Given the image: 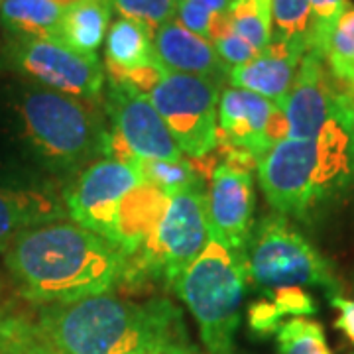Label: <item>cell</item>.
I'll return each mask as SVG.
<instances>
[{
    "instance_id": "6da1fadb",
    "label": "cell",
    "mask_w": 354,
    "mask_h": 354,
    "mask_svg": "<svg viewBox=\"0 0 354 354\" xmlns=\"http://www.w3.org/2000/svg\"><path fill=\"white\" fill-rule=\"evenodd\" d=\"M16 290L41 305L71 304L122 288L127 256L73 221H55L24 232L4 252Z\"/></svg>"
},
{
    "instance_id": "7a4b0ae2",
    "label": "cell",
    "mask_w": 354,
    "mask_h": 354,
    "mask_svg": "<svg viewBox=\"0 0 354 354\" xmlns=\"http://www.w3.org/2000/svg\"><path fill=\"white\" fill-rule=\"evenodd\" d=\"M256 174L278 215L311 225L354 193V106L315 138L276 144L258 162Z\"/></svg>"
},
{
    "instance_id": "3957f363",
    "label": "cell",
    "mask_w": 354,
    "mask_h": 354,
    "mask_svg": "<svg viewBox=\"0 0 354 354\" xmlns=\"http://www.w3.org/2000/svg\"><path fill=\"white\" fill-rule=\"evenodd\" d=\"M32 325L57 354H142L187 339L181 311L167 299L136 304L97 295L41 305Z\"/></svg>"
},
{
    "instance_id": "277c9868",
    "label": "cell",
    "mask_w": 354,
    "mask_h": 354,
    "mask_svg": "<svg viewBox=\"0 0 354 354\" xmlns=\"http://www.w3.org/2000/svg\"><path fill=\"white\" fill-rule=\"evenodd\" d=\"M246 283L244 254L232 250L215 234L176 279L174 290L195 317L209 354H234Z\"/></svg>"
},
{
    "instance_id": "5b68a950",
    "label": "cell",
    "mask_w": 354,
    "mask_h": 354,
    "mask_svg": "<svg viewBox=\"0 0 354 354\" xmlns=\"http://www.w3.org/2000/svg\"><path fill=\"white\" fill-rule=\"evenodd\" d=\"M26 142L53 171H75L101 153V116L95 102L44 87H26L16 101Z\"/></svg>"
},
{
    "instance_id": "8992f818",
    "label": "cell",
    "mask_w": 354,
    "mask_h": 354,
    "mask_svg": "<svg viewBox=\"0 0 354 354\" xmlns=\"http://www.w3.org/2000/svg\"><path fill=\"white\" fill-rule=\"evenodd\" d=\"M209 236L207 191L199 181L169 199L156 232L138 252L127 258L122 286H144L160 279L174 288L176 279L203 252Z\"/></svg>"
},
{
    "instance_id": "52a82bcc",
    "label": "cell",
    "mask_w": 354,
    "mask_h": 354,
    "mask_svg": "<svg viewBox=\"0 0 354 354\" xmlns=\"http://www.w3.org/2000/svg\"><path fill=\"white\" fill-rule=\"evenodd\" d=\"M248 281L264 291L279 288H321L339 295L341 281L330 262L290 218L272 213L252 230L246 252Z\"/></svg>"
},
{
    "instance_id": "ba28073f",
    "label": "cell",
    "mask_w": 354,
    "mask_h": 354,
    "mask_svg": "<svg viewBox=\"0 0 354 354\" xmlns=\"http://www.w3.org/2000/svg\"><path fill=\"white\" fill-rule=\"evenodd\" d=\"M148 99L181 153L199 160L216 148L221 81L165 71Z\"/></svg>"
},
{
    "instance_id": "9c48e42d",
    "label": "cell",
    "mask_w": 354,
    "mask_h": 354,
    "mask_svg": "<svg viewBox=\"0 0 354 354\" xmlns=\"http://www.w3.org/2000/svg\"><path fill=\"white\" fill-rule=\"evenodd\" d=\"M4 65L38 87L95 104L106 83L99 55L77 53L55 38H12L4 48Z\"/></svg>"
},
{
    "instance_id": "30bf717a",
    "label": "cell",
    "mask_w": 354,
    "mask_h": 354,
    "mask_svg": "<svg viewBox=\"0 0 354 354\" xmlns=\"http://www.w3.org/2000/svg\"><path fill=\"white\" fill-rule=\"evenodd\" d=\"M142 181L144 177L134 164L102 158L83 167L81 174L65 187L64 205L67 216L114 244L120 201Z\"/></svg>"
},
{
    "instance_id": "8fae6325",
    "label": "cell",
    "mask_w": 354,
    "mask_h": 354,
    "mask_svg": "<svg viewBox=\"0 0 354 354\" xmlns=\"http://www.w3.org/2000/svg\"><path fill=\"white\" fill-rule=\"evenodd\" d=\"M279 106L288 122V138L309 140L354 106V97L333 79L323 57L307 50L290 93Z\"/></svg>"
},
{
    "instance_id": "7c38bea8",
    "label": "cell",
    "mask_w": 354,
    "mask_h": 354,
    "mask_svg": "<svg viewBox=\"0 0 354 354\" xmlns=\"http://www.w3.org/2000/svg\"><path fill=\"white\" fill-rule=\"evenodd\" d=\"M216 144H228L260 162L276 144L288 140V122L278 102L244 88L221 91Z\"/></svg>"
},
{
    "instance_id": "4fadbf2b",
    "label": "cell",
    "mask_w": 354,
    "mask_h": 354,
    "mask_svg": "<svg viewBox=\"0 0 354 354\" xmlns=\"http://www.w3.org/2000/svg\"><path fill=\"white\" fill-rule=\"evenodd\" d=\"M104 111L111 120V130L120 140L130 156L138 160L181 162L183 156L176 140L153 109L146 95L122 85L109 83L104 95Z\"/></svg>"
},
{
    "instance_id": "5bb4252c",
    "label": "cell",
    "mask_w": 354,
    "mask_h": 354,
    "mask_svg": "<svg viewBox=\"0 0 354 354\" xmlns=\"http://www.w3.org/2000/svg\"><path fill=\"white\" fill-rule=\"evenodd\" d=\"M207 211L211 234L232 250L244 254L254 230V177L252 171L225 162L211 171L207 191Z\"/></svg>"
},
{
    "instance_id": "9a60e30c",
    "label": "cell",
    "mask_w": 354,
    "mask_h": 354,
    "mask_svg": "<svg viewBox=\"0 0 354 354\" xmlns=\"http://www.w3.org/2000/svg\"><path fill=\"white\" fill-rule=\"evenodd\" d=\"M104 75L109 83L150 95L165 67L153 50V32L146 26L118 18L104 38Z\"/></svg>"
},
{
    "instance_id": "2e32d148",
    "label": "cell",
    "mask_w": 354,
    "mask_h": 354,
    "mask_svg": "<svg viewBox=\"0 0 354 354\" xmlns=\"http://www.w3.org/2000/svg\"><path fill=\"white\" fill-rule=\"evenodd\" d=\"M304 53V48L272 36L270 44L254 59L228 71V83L281 104L295 81Z\"/></svg>"
},
{
    "instance_id": "e0dca14e",
    "label": "cell",
    "mask_w": 354,
    "mask_h": 354,
    "mask_svg": "<svg viewBox=\"0 0 354 354\" xmlns=\"http://www.w3.org/2000/svg\"><path fill=\"white\" fill-rule=\"evenodd\" d=\"M64 199L32 185L0 183V254L32 228L65 221Z\"/></svg>"
},
{
    "instance_id": "ac0fdd59",
    "label": "cell",
    "mask_w": 354,
    "mask_h": 354,
    "mask_svg": "<svg viewBox=\"0 0 354 354\" xmlns=\"http://www.w3.org/2000/svg\"><path fill=\"white\" fill-rule=\"evenodd\" d=\"M153 50L165 71L228 81V69L211 41L189 32L177 20L153 32Z\"/></svg>"
},
{
    "instance_id": "d6986e66",
    "label": "cell",
    "mask_w": 354,
    "mask_h": 354,
    "mask_svg": "<svg viewBox=\"0 0 354 354\" xmlns=\"http://www.w3.org/2000/svg\"><path fill=\"white\" fill-rule=\"evenodd\" d=\"M169 199L171 197L167 193L148 181H142L120 201L116 213L114 246L127 258L138 252L142 244L156 232Z\"/></svg>"
},
{
    "instance_id": "ffe728a7",
    "label": "cell",
    "mask_w": 354,
    "mask_h": 354,
    "mask_svg": "<svg viewBox=\"0 0 354 354\" xmlns=\"http://www.w3.org/2000/svg\"><path fill=\"white\" fill-rule=\"evenodd\" d=\"M113 8L109 0H81L64 12L59 41L83 55H97L109 32Z\"/></svg>"
},
{
    "instance_id": "44dd1931",
    "label": "cell",
    "mask_w": 354,
    "mask_h": 354,
    "mask_svg": "<svg viewBox=\"0 0 354 354\" xmlns=\"http://www.w3.org/2000/svg\"><path fill=\"white\" fill-rule=\"evenodd\" d=\"M65 8L53 0H4L0 22L12 38H59Z\"/></svg>"
},
{
    "instance_id": "7402d4cb",
    "label": "cell",
    "mask_w": 354,
    "mask_h": 354,
    "mask_svg": "<svg viewBox=\"0 0 354 354\" xmlns=\"http://www.w3.org/2000/svg\"><path fill=\"white\" fill-rule=\"evenodd\" d=\"M323 62L333 79L351 95L354 93V4L341 14L335 28L330 30Z\"/></svg>"
},
{
    "instance_id": "603a6c76",
    "label": "cell",
    "mask_w": 354,
    "mask_h": 354,
    "mask_svg": "<svg viewBox=\"0 0 354 354\" xmlns=\"http://www.w3.org/2000/svg\"><path fill=\"white\" fill-rule=\"evenodd\" d=\"M232 30L256 51H262L274 34L272 0H232L230 4Z\"/></svg>"
},
{
    "instance_id": "cb8c5ba5",
    "label": "cell",
    "mask_w": 354,
    "mask_h": 354,
    "mask_svg": "<svg viewBox=\"0 0 354 354\" xmlns=\"http://www.w3.org/2000/svg\"><path fill=\"white\" fill-rule=\"evenodd\" d=\"M272 22L274 38L309 50L313 28L309 0H272Z\"/></svg>"
},
{
    "instance_id": "d4e9b609",
    "label": "cell",
    "mask_w": 354,
    "mask_h": 354,
    "mask_svg": "<svg viewBox=\"0 0 354 354\" xmlns=\"http://www.w3.org/2000/svg\"><path fill=\"white\" fill-rule=\"evenodd\" d=\"M278 354H333L321 323L307 317H291L276 330Z\"/></svg>"
},
{
    "instance_id": "484cf974",
    "label": "cell",
    "mask_w": 354,
    "mask_h": 354,
    "mask_svg": "<svg viewBox=\"0 0 354 354\" xmlns=\"http://www.w3.org/2000/svg\"><path fill=\"white\" fill-rule=\"evenodd\" d=\"M140 176L144 181L156 185L158 189L167 193L169 197L177 195L179 191L187 189L191 185L203 181L199 171H195L193 162H160V160H138L136 162Z\"/></svg>"
},
{
    "instance_id": "4316f807",
    "label": "cell",
    "mask_w": 354,
    "mask_h": 354,
    "mask_svg": "<svg viewBox=\"0 0 354 354\" xmlns=\"http://www.w3.org/2000/svg\"><path fill=\"white\" fill-rule=\"evenodd\" d=\"M232 0H179L177 22L189 32L211 41L216 22L228 14Z\"/></svg>"
},
{
    "instance_id": "83f0119b",
    "label": "cell",
    "mask_w": 354,
    "mask_h": 354,
    "mask_svg": "<svg viewBox=\"0 0 354 354\" xmlns=\"http://www.w3.org/2000/svg\"><path fill=\"white\" fill-rule=\"evenodd\" d=\"M177 2L179 0H109L113 12L152 32L176 18Z\"/></svg>"
},
{
    "instance_id": "f1b7e54d",
    "label": "cell",
    "mask_w": 354,
    "mask_h": 354,
    "mask_svg": "<svg viewBox=\"0 0 354 354\" xmlns=\"http://www.w3.org/2000/svg\"><path fill=\"white\" fill-rule=\"evenodd\" d=\"M309 2H311V16H313L309 50L317 51L323 57V50H325L330 30L335 28L337 20L348 8L351 2L348 0H309Z\"/></svg>"
},
{
    "instance_id": "f546056e",
    "label": "cell",
    "mask_w": 354,
    "mask_h": 354,
    "mask_svg": "<svg viewBox=\"0 0 354 354\" xmlns=\"http://www.w3.org/2000/svg\"><path fill=\"white\" fill-rule=\"evenodd\" d=\"M0 335H4L8 341L20 346L26 354H57L39 339L34 325L24 319H18V317L0 319Z\"/></svg>"
},
{
    "instance_id": "4dcf8cb0",
    "label": "cell",
    "mask_w": 354,
    "mask_h": 354,
    "mask_svg": "<svg viewBox=\"0 0 354 354\" xmlns=\"http://www.w3.org/2000/svg\"><path fill=\"white\" fill-rule=\"evenodd\" d=\"M266 297L274 304L278 313L283 317H309L317 313L315 299L304 288H279L266 291Z\"/></svg>"
},
{
    "instance_id": "1f68e13d",
    "label": "cell",
    "mask_w": 354,
    "mask_h": 354,
    "mask_svg": "<svg viewBox=\"0 0 354 354\" xmlns=\"http://www.w3.org/2000/svg\"><path fill=\"white\" fill-rule=\"evenodd\" d=\"M213 48H215L218 57L225 62L228 69L248 64L250 59L256 57V53H258L246 39L241 38L239 34H234V30L228 32L227 36H223V38L213 41Z\"/></svg>"
},
{
    "instance_id": "d6a6232c",
    "label": "cell",
    "mask_w": 354,
    "mask_h": 354,
    "mask_svg": "<svg viewBox=\"0 0 354 354\" xmlns=\"http://www.w3.org/2000/svg\"><path fill=\"white\" fill-rule=\"evenodd\" d=\"M248 325L258 335H272V333H276L279 329L281 315L278 313V309L274 307V304L264 295L262 299H256L248 307Z\"/></svg>"
},
{
    "instance_id": "836d02e7",
    "label": "cell",
    "mask_w": 354,
    "mask_h": 354,
    "mask_svg": "<svg viewBox=\"0 0 354 354\" xmlns=\"http://www.w3.org/2000/svg\"><path fill=\"white\" fill-rule=\"evenodd\" d=\"M330 305L337 309L335 329L341 330L346 341L354 344V299H346L342 295H330Z\"/></svg>"
},
{
    "instance_id": "e575fe53",
    "label": "cell",
    "mask_w": 354,
    "mask_h": 354,
    "mask_svg": "<svg viewBox=\"0 0 354 354\" xmlns=\"http://www.w3.org/2000/svg\"><path fill=\"white\" fill-rule=\"evenodd\" d=\"M142 354H193V348H191L189 342L185 339V341L169 342V344L158 346V348H153V351H146V353Z\"/></svg>"
},
{
    "instance_id": "d590c367",
    "label": "cell",
    "mask_w": 354,
    "mask_h": 354,
    "mask_svg": "<svg viewBox=\"0 0 354 354\" xmlns=\"http://www.w3.org/2000/svg\"><path fill=\"white\" fill-rule=\"evenodd\" d=\"M0 354H26L20 346H16L12 341H8L4 335H0Z\"/></svg>"
},
{
    "instance_id": "8d00e7d4",
    "label": "cell",
    "mask_w": 354,
    "mask_h": 354,
    "mask_svg": "<svg viewBox=\"0 0 354 354\" xmlns=\"http://www.w3.org/2000/svg\"><path fill=\"white\" fill-rule=\"evenodd\" d=\"M53 2H55V4H59L62 8H65V10H67L69 6H73V4L81 2V0H53Z\"/></svg>"
},
{
    "instance_id": "74e56055",
    "label": "cell",
    "mask_w": 354,
    "mask_h": 354,
    "mask_svg": "<svg viewBox=\"0 0 354 354\" xmlns=\"http://www.w3.org/2000/svg\"><path fill=\"white\" fill-rule=\"evenodd\" d=\"M0 291H2V281H0Z\"/></svg>"
},
{
    "instance_id": "f35d334b",
    "label": "cell",
    "mask_w": 354,
    "mask_h": 354,
    "mask_svg": "<svg viewBox=\"0 0 354 354\" xmlns=\"http://www.w3.org/2000/svg\"><path fill=\"white\" fill-rule=\"evenodd\" d=\"M2 2H4V0H0V4H2Z\"/></svg>"
},
{
    "instance_id": "ab89813d",
    "label": "cell",
    "mask_w": 354,
    "mask_h": 354,
    "mask_svg": "<svg viewBox=\"0 0 354 354\" xmlns=\"http://www.w3.org/2000/svg\"><path fill=\"white\" fill-rule=\"evenodd\" d=\"M353 97H354V93H353Z\"/></svg>"
}]
</instances>
